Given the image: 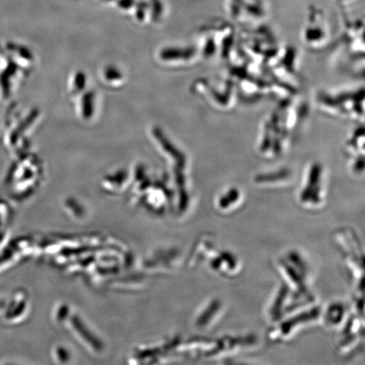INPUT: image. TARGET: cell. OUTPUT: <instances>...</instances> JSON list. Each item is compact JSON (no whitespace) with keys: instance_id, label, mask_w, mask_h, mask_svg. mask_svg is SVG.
I'll list each match as a JSON object with an SVG mask.
<instances>
[{"instance_id":"obj_6","label":"cell","mask_w":365,"mask_h":365,"mask_svg":"<svg viewBox=\"0 0 365 365\" xmlns=\"http://www.w3.org/2000/svg\"><path fill=\"white\" fill-rule=\"evenodd\" d=\"M222 304L220 301L216 299L212 301L209 307L205 309V312L200 317V324L202 327L208 326V324H211L213 319H215L214 317L217 316L219 310H220Z\"/></svg>"},{"instance_id":"obj_4","label":"cell","mask_w":365,"mask_h":365,"mask_svg":"<svg viewBox=\"0 0 365 365\" xmlns=\"http://www.w3.org/2000/svg\"><path fill=\"white\" fill-rule=\"evenodd\" d=\"M289 286L284 285L278 292L276 299H274L272 307L270 308V317L273 322L280 321L282 317L284 314L285 302L287 296L289 294Z\"/></svg>"},{"instance_id":"obj_5","label":"cell","mask_w":365,"mask_h":365,"mask_svg":"<svg viewBox=\"0 0 365 365\" xmlns=\"http://www.w3.org/2000/svg\"><path fill=\"white\" fill-rule=\"evenodd\" d=\"M345 309L341 304H334L331 305L327 309L326 319L331 326H337L344 319Z\"/></svg>"},{"instance_id":"obj_2","label":"cell","mask_w":365,"mask_h":365,"mask_svg":"<svg viewBox=\"0 0 365 365\" xmlns=\"http://www.w3.org/2000/svg\"><path fill=\"white\" fill-rule=\"evenodd\" d=\"M321 173L319 168H314V172L310 173L308 180V185L300 194V200L304 205L317 207L322 202L321 187Z\"/></svg>"},{"instance_id":"obj_7","label":"cell","mask_w":365,"mask_h":365,"mask_svg":"<svg viewBox=\"0 0 365 365\" xmlns=\"http://www.w3.org/2000/svg\"><path fill=\"white\" fill-rule=\"evenodd\" d=\"M240 198L239 191L232 190L228 191L225 195H223L218 200V207L222 210H227L238 202Z\"/></svg>"},{"instance_id":"obj_3","label":"cell","mask_w":365,"mask_h":365,"mask_svg":"<svg viewBox=\"0 0 365 365\" xmlns=\"http://www.w3.org/2000/svg\"><path fill=\"white\" fill-rule=\"evenodd\" d=\"M211 267L214 271L226 275L238 270V261L234 255L222 251L217 255V257L212 259Z\"/></svg>"},{"instance_id":"obj_1","label":"cell","mask_w":365,"mask_h":365,"mask_svg":"<svg viewBox=\"0 0 365 365\" xmlns=\"http://www.w3.org/2000/svg\"><path fill=\"white\" fill-rule=\"evenodd\" d=\"M319 313H321V309L318 307H314L307 312L300 313L289 319H287V321L281 324L279 327L277 328L275 331L270 333L271 339L277 341L282 339V337L290 334L292 330L299 326V324L313 321V319H317L319 316Z\"/></svg>"}]
</instances>
